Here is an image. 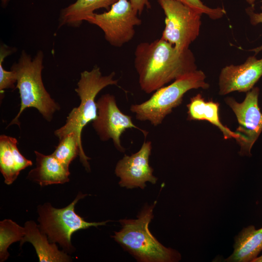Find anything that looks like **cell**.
<instances>
[{"instance_id": "cell-1", "label": "cell", "mask_w": 262, "mask_h": 262, "mask_svg": "<svg viewBox=\"0 0 262 262\" xmlns=\"http://www.w3.org/2000/svg\"><path fill=\"white\" fill-rule=\"evenodd\" d=\"M134 66L140 88L147 94L197 69L190 49L179 50L161 38L137 45Z\"/></svg>"}, {"instance_id": "cell-2", "label": "cell", "mask_w": 262, "mask_h": 262, "mask_svg": "<svg viewBox=\"0 0 262 262\" xmlns=\"http://www.w3.org/2000/svg\"><path fill=\"white\" fill-rule=\"evenodd\" d=\"M156 203L155 201L151 205L144 206L136 219L120 220L121 229L112 237L138 262H178L181 259L180 253L164 246L149 230Z\"/></svg>"}, {"instance_id": "cell-3", "label": "cell", "mask_w": 262, "mask_h": 262, "mask_svg": "<svg viewBox=\"0 0 262 262\" xmlns=\"http://www.w3.org/2000/svg\"><path fill=\"white\" fill-rule=\"evenodd\" d=\"M44 54L39 50L32 58L23 50L17 62L13 64L11 70L16 74V88L20 98V109L8 126L17 125L19 117L24 110L34 108L48 121H50L54 114L60 109V105L52 98L46 90L42 78Z\"/></svg>"}, {"instance_id": "cell-4", "label": "cell", "mask_w": 262, "mask_h": 262, "mask_svg": "<svg viewBox=\"0 0 262 262\" xmlns=\"http://www.w3.org/2000/svg\"><path fill=\"white\" fill-rule=\"evenodd\" d=\"M206 78L204 72L197 69L157 89L147 100L131 105L130 110L137 120L147 121L155 127L159 126L173 109L181 104L186 92L192 89L209 88Z\"/></svg>"}, {"instance_id": "cell-5", "label": "cell", "mask_w": 262, "mask_h": 262, "mask_svg": "<svg viewBox=\"0 0 262 262\" xmlns=\"http://www.w3.org/2000/svg\"><path fill=\"white\" fill-rule=\"evenodd\" d=\"M115 75V73L112 72L108 75H103L100 68L97 66L90 71L84 70L81 73L77 87L75 89L80 99V104L69 113L65 125L55 131L56 137L60 139L65 135L73 132L82 144L83 129L97 116L96 98L105 87L117 85L118 81L114 79Z\"/></svg>"}, {"instance_id": "cell-6", "label": "cell", "mask_w": 262, "mask_h": 262, "mask_svg": "<svg viewBox=\"0 0 262 262\" xmlns=\"http://www.w3.org/2000/svg\"><path fill=\"white\" fill-rule=\"evenodd\" d=\"M85 196L79 194L70 204L61 209L55 208L49 202L37 207L40 230L47 235L50 243H58L67 252L75 250L71 241L74 232L91 227L105 225L110 221L88 222L75 213L76 204Z\"/></svg>"}, {"instance_id": "cell-7", "label": "cell", "mask_w": 262, "mask_h": 262, "mask_svg": "<svg viewBox=\"0 0 262 262\" xmlns=\"http://www.w3.org/2000/svg\"><path fill=\"white\" fill-rule=\"evenodd\" d=\"M164 15L161 39L183 51L198 36L202 14L175 0H157Z\"/></svg>"}, {"instance_id": "cell-8", "label": "cell", "mask_w": 262, "mask_h": 262, "mask_svg": "<svg viewBox=\"0 0 262 262\" xmlns=\"http://www.w3.org/2000/svg\"><path fill=\"white\" fill-rule=\"evenodd\" d=\"M137 15L129 0H118L107 12L95 13L86 21L98 27L111 45L120 47L132 40L135 27L141 24Z\"/></svg>"}, {"instance_id": "cell-9", "label": "cell", "mask_w": 262, "mask_h": 262, "mask_svg": "<svg viewBox=\"0 0 262 262\" xmlns=\"http://www.w3.org/2000/svg\"><path fill=\"white\" fill-rule=\"evenodd\" d=\"M260 89L254 87L246 92L241 102L227 97L226 103L235 114L238 122L236 132L239 136L236 142L240 147L239 154L251 156V149L262 132V113L258 103Z\"/></svg>"}, {"instance_id": "cell-10", "label": "cell", "mask_w": 262, "mask_h": 262, "mask_svg": "<svg viewBox=\"0 0 262 262\" xmlns=\"http://www.w3.org/2000/svg\"><path fill=\"white\" fill-rule=\"evenodd\" d=\"M97 116L92 122V126L100 140H113L115 147L121 152L125 148L122 146L120 137L127 129H136L146 137L148 132L136 126L132 117L124 114L117 106L115 96L106 94L97 100Z\"/></svg>"}, {"instance_id": "cell-11", "label": "cell", "mask_w": 262, "mask_h": 262, "mask_svg": "<svg viewBox=\"0 0 262 262\" xmlns=\"http://www.w3.org/2000/svg\"><path fill=\"white\" fill-rule=\"evenodd\" d=\"M151 150V142L145 141L137 152L130 156L125 155L118 161L115 172L120 178L121 187L144 189L147 182L156 183L158 178L153 175V169L149 164Z\"/></svg>"}, {"instance_id": "cell-12", "label": "cell", "mask_w": 262, "mask_h": 262, "mask_svg": "<svg viewBox=\"0 0 262 262\" xmlns=\"http://www.w3.org/2000/svg\"><path fill=\"white\" fill-rule=\"evenodd\" d=\"M262 77V58L248 57L241 65L223 67L219 76V94L226 95L233 92H247Z\"/></svg>"}, {"instance_id": "cell-13", "label": "cell", "mask_w": 262, "mask_h": 262, "mask_svg": "<svg viewBox=\"0 0 262 262\" xmlns=\"http://www.w3.org/2000/svg\"><path fill=\"white\" fill-rule=\"evenodd\" d=\"M36 166L28 173L27 178L41 186L68 182L69 168L59 162L52 155H44L34 151Z\"/></svg>"}, {"instance_id": "cell-14", "label": "cell", "mask_w": 262, "mask_h": 262, "mask_svg": "<svg viewBox=\"0 0 262 262\" xmlns=\"http://www.w3.org/2000/svg\"><path fill=\"white\" fill-rule=\"evenodd\" d=\"M17 144L14 137L0 136V171L7 185L14 182L21 171L33 164L31 160L20 153Z\"/></svg>"}, {"instance_id": "cell-15", "label": "cell", "mask_w": 262, "mask_h": 262, "mask_svg": "<svg viewBox=\"0 0 262 262\" xmlns=\"http://www.w3.org/2000/svg\"><path fill=\"white\" fill-rule=\"evenodd\" d=\"M25 235L20 242L31 243L34 246L40 262H67L71 258L66 253L59 250L55 243H50L47 235L42 232L38 225L33 221L25 223Z\"/></svg>"}, {"instance_id": "cell-16", "label": "cell", "mask_w": 262, "mask_h": 262, "mask_svg": "<svg viewBox=\"0 0 262 262\" xmlns=\"http://www.w3.org/2000/svg\"><path fill=\"white\" fill-rule=\"evenodd\" d=\"M186 106L187 120L207 121L220 130L225 139L234 138L236 140L239 138L236 132L232 131L221 122L219 103L212 100L206 101L201 94H197L190 98Z\"/></svg>"}, {"instance_id": "cell-17", "label": "cell", "mask_w": 262, "mask_h": 262, "mask_svg": "<svg viewBox=\"0 0 262 262\" xmlns=\"http://www.w3.org/2000/svg\"><path fill=\"white\" fill-rule=\"evenodd\" d=\"M232 254L225 261L252 262L262 250V228L253 225L244 228L236 236Z\"/></svg>"}, {"instance_id": "cell-18", "label": "cell", "mask_w": 262, "mask_h": 262, "mask_svg": "<svg viewBox=\"0 0 262 262\" xmlns=\"http://www.w3.org/2000/svg\"><path fill=\"white\" fill-rule=\"evenodd\" d=\"M118 0H76L75 2L62 9L59 18L58 27L64 26L79 27L84 21L100 8L109 10Z\"/></svg>"}, {"instance_id": "cell-19", "label": "cell", "mask_w": 262, "mask_h": 262, "mask_svg": "<svg viewBox=\"0 0 262 262\" xmlns=\"http://www.w3.org/2000/svg\"><path fill=\"white\" fill-rule=\"evenodd\" d=\"M59 140V143L52 155L68 168L71 162L79 155L81 162L85 169L89 171L90 168L88 160L90 158L85 155L82 145L79 143L75 134L70 133Z\"/></svg>"}, {"instance_id": "cell-20", "label": "cell", "mask_w": 262, "mask_h": 262, "mask_svg": "<svg viewBox=\"0 0 262 262\" xmlns=\"http://www.w3.org/2000/svg\"><path fill=\"white\" fill-rule=\"evenodd\" d=\"M25 235V229L11 219L0 222V261L4 262L9 256L7 249L13 243L21 241Z\"/></svg>"}, {"instance_id": "cell-21", "label": "cell", "mask_w": 262, "mask_h": 262, "mask_svg": "<svg viewBox=\"0 0 262 262\" xmlns=\"http://www.w3.org/2000/svg\"><path fill=\"white\" fill-rule=\"evenodd\" d=\"M15 49L4 44L0 45V93L3 94L4 90L15 87L16 78L15 73L13 71H7L3 67L4 59L14 51Z\"/></svg>"}, {"instance_id": "cell-22", "label": "cell", "mask_w": 262, "mask_h": 262, "mask_svg": "<svg viewBox=\"0 0 262 262\" xmlns=\"http://www.w3.org/2000/svg\"><path fill=\"white\" fill-rule=\"evenodd\" d=\"M193 8L202 14H205L212 19L221 18L226 14L223 7L211 8L205 5L201 0H175Z\"/></svg>"}, {"instance_id": "cell-23", "label": "cell", "mask_w": 262, "mask_h": 262, "mask_svg": "<svg viewBox=\"0 0 262 262\" xmlns=\"http://www.w3.org/2000/svg\"><path fill=\"white\" fill-rule=\"evenodd\" d=\"M262 11V5L261 6ZM246 14L249 17L250 22L252 25H257L258 24H262V12L257 13L254 11V8L250 6L246 9ZM262 50V45L257 48L249 49V51H253L256 55Z\"/></svg>"}, {"instance_id": "cell-24", "label": "cell", "mask_w": 262, "mask_h": 262, "mask_svg": "<svg viewBox=\"0 0 262 262\" xmlns=\"http://www.w3.org/2000/svg\"><path fill=\"white\" fill-rule=\"evenodd\" d=\"M133 9L137 12L138 14L141 15L145 7L147 9L151 8V4L149 0H129Z\"/></svg>"}, {"instance_id": "cell-25", "label": "cell", "mask_w": 262, "mask_h": 262, "mask_svg": "<svg viewBox=\"0 0 262 262\" xmlns=\"http://www.w3.org/2000/svg\"><path fill=\"white\" fill-rule=\"evenodd\" d=\"M256 0H246V2L250 6L254 7V3Z\"/></svg>"}, {"instance_id": "cell-26", "label": "cell", "mask_w": 262, "mask_h": 262, "mask_svg": "<svg viewBox=\"0 0 262 262\" xmlns=\"http://www.w3.org/2000/svg\"><path fill=\"white\" fill-rule=\"evenodd\" d=\"M252 262H262V255L257 257Z\"/></svg>"}, {"instance_id": "cell-27", "label": "cell", "mask_w": 262, "mask_h": 262, "mask_svg": "<svg viewBox=\"0 0 262 262\" xmlns=\"http://www.w3.org/2000/svg\"><path fill=\"white\" fill-rule=\"evenodd\" d=\"M9 0H1V4L3 6H6Z\"/></svg>"}]
</instances>
